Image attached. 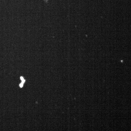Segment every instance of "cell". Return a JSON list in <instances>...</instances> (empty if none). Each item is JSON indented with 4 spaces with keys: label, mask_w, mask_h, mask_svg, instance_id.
Instances as JSON below:
<instances>
[{
    "label": "cell",
    "mask_w": 131,
    "mask_h": 131,
    "mask_svg": "<svg viewBox=\"0 0 131 131\" xmlns=\"http://www.w3.org/2000/svg\"><path fill=\"white\" fill-rule=\"evenodd\" d=\"M20 79L22 80L24 79L23 77H20Z\"/></svg>",
    "instance_id": "cell-3"
},
{
    "label": "cell",
    "mask_w": 131,
    "mask_h": 131,
    "mask_svg": "<svg viewBox=\"0 0 131 131\" xmlns=\"http://www.w3.org/2000/svg\"><path fill=\"white\" fill-rule=\"evenodd\" d=\"M25 80L24 79L23 80H22V82L21 83L23 84L25 82Z\"/></svg>",
    "instance_id": "cell-2"
},
{
    "label": "cell",
    "mask_w": 131,
    "mask_h": 131,
    "mask_svg": "<svg viewBox=\"0 0 131 131\" xmlns=\"http://www.w3.org/2000/svg\"><path fill=\"white\" fill-rule=\"evenodd\" d=\"M20 86L21 87H22L23 86V84L21 83V84H20Z\"/></svg>",
    "instance_id": "cell-1"
}]
</instances>
